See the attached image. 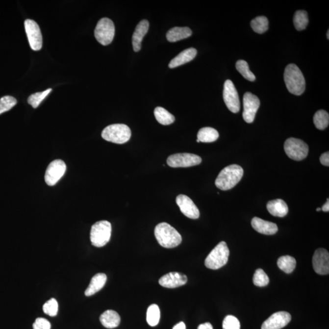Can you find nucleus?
Returning <instances> with one entry per match:
<instances>
[{
    "label": "nucleus",
    "instance_id": "obj_1",
    "mask_svg": "<svg viewBox=\"0 0 329 329\" xmlns=\"http://www.w3.org/2000/svg\"><path fill=\"white\" fill-rule=\"evenodd\" d=\"M284 81L289 92L300 96L305 90L304 76L297 65L291 64L287 65L284 72Z\"/></svg>",
    "mask_w": 329,
    "mask_h": 329
},
{
    "label": "nucleus",
    "instance_id": "obj_2",
    "mask_svg": "<svg viewBox=\"0 0 329 329\" xmlns=\"http://www.w3.org/2000/svg\"><path fill=\"white\" fill-rule=\"evenodd\" d=\"M243 173V168L239 165L228 166L221 171L215 180V185L222 190L232 189L242 179Z\"/></svg>",
    "mask_w": 329,
    "mask_h": 329
},
{
    "label": "nucleus",
    "instance_id": "obj_3",
    "mask_svg": "<svg viewBox=\"0 0 329 329\" xmlns=\"http://www.w3.org/2000/svg\"><path fill=\"white\" fill-rule=\"evenodd\" d=\"M154 235L159 244L165 248L177 247L182 242L180 233L167 223L157 225L155 228Z\"/></svg>",
    "mask_w": 329,
    "mask_h": 329
},
{
    "label": "nucleus",
    "instance_id": "obj_4",
    "mask_svg": "<svg viewBox=\"0 0 329 329\" xmlns=\"http://www.w3.org/2000/svg\"><path fill=\"white\" fill-rule=\"evenodd\" d=\"M103 139L117 144H124L131 137V130L127 125L114 124L104 128L101 133Z\"/></svg>",
    "mask_w": 329,
    "mask_h": 329
},
{
    "label": "nucleus",
    "instance_id": "obj_5",
    "mask_svg": "<svg viewBox=\"0 0 329 329\" xmlns=\"http://www.w3.org/2000/svg\"><path fill=\"white\" fill-rule=\"evenodd\" d=\"M229 250L227 243L222 242L216 246L205 260V266L211 270H218L228 262Z\"/></svg>",
    "mask_w": 329,
    "mask_h": 329
},
{
    "label": "nucleus",
    "instance_id": "obj_6",
    "mask_svg": "<svg viewBox=\"0 0 329 329\" xmlns=\"http://www.w3.org/2000/svg\"><path fill=\"white\" fill-rule=\"evenodd\" d=\"M112 226L107 221H100L92 226L90 231V241L95 247H104L111 237Z\"/></svg>",
    "mask_w": 329,
    "mask_h": 329
},
{
    "label": "nucleus",
    "instance_id": "obj_7",
    "mask_svg": "<svg viewBox=\"0 0 329 329\" xmlns=\"http://www.w3.org/2000/svg\"><path fill=\"white\" fill-rule=\"evenodd\" d=\"M115 26L111 20L102 18L98 22L95 29L97 41L104 46L111 44L115 36Z\"/></svg>",
    "mask_w": 329,
    "mask_h": 329
},
{
    "label": "nucleus",
    "instance_id": "obj_8",
    "mask_svg": "<svg viewBox=\"0 0 329 329\" xmlns=\"http://www.w3.org/2000/svg\"><path fill=\"white\" fill-rule=\"evenodd\" d=\"M286 154L291 159L301 161L307 157L308 147L302 140L290 138L286 140L284 144Z\"/></svg>",
    "mask_w": 329,
    "mask_h": 329
},
{
    "label": "nucleus",
    "instance_id": "obj_9",
    "mask_svg": "<svg viewBox=\"0 0 329 329\" xmlns=\"http://www.w3.org/2000/svg\"><path fill=\"white\" fill-rule=\"evenodd\" d=\"M202 162L199 155L190 153H178L170 155L167 162L172 168H186L200 165Z\"/></svg>",
    "mask_w": 329,
    "mask_h": 329
},
{
    "label": "nucleus",
    "instance_id": "obj_10",
    "mask_svg": "<svg viewBox=\"0 0 329 329\" xmlns=\"http://www.w3.org/2000/svg\"><path fill=\"white\" fill-rule=\"evenodd\" d=\"M223 99L228 110L233 113L240 111V102L238 92L232 81H226L223 90Z\"/></svg>",
    "mask_w": 329,
    "mask_h": 329
},
{
    "label": "nucleus",
    "instance_id": "obj_11",
    "mask_svg": "<svg viewBox=\"0 0 329 329\" xmlns=\"http://www.w3.org/2000/svg\"><path fill=\"white\" fill-rule=\"evenodd\" d=\"M25 27L31 49L39 51L42 48L43 40L38 24L32 20L27 19L25 21Z\"/></svg>",
    "mask_w": 329,
    "mask_h": 329
},
{
    "label": "nucleus",
    "instance_id": "obj_12",
    "mask_svg": "<svg viewBox=\"0 0 329 329\" xmlns=\"http://www.w3.org/2000/svg\"><path fill=\"white\" fill-rule=\"evenodd\" d=\"M67 166L62 160H55L50 163L45 172V180L47 185H56L66 172Z\"/></svg>",
    "mask_w": 329,
    "mask_h": 329
},
{
    "label": "nucleus",
    "instance_id": "obj_13",
    "mask_svg": "<svg viewBox=\"0 0 329 329\" xmlns=\"http://www.w3.org/2000/svg\"><path fill=\"white\" fill-rule=\"evenodd\" d=\"M260 102L258 98L252 93H245L243 97V118L248 124H251L255 119L256 113L259 108Z\"/></svg>",
    "mask_w": 329,
    "mask_h": 329
},
{
    "label": "nucleus",
    "instance_id": "obj_14",
    "mask_svg": "<svg viewBox=\"0 0 329 329\" xmlns=\"http://www.w3.org/2000/svg\"><path fill=\"white\" fill-rule=\"evenodd\" d=\"M314 270L318 275H326L329 273V253L324 248H319L314 253L313 260Z\"/></svg>",
    "mask_w": 329,
    "mask_h": 329
},
{
    "label": "nucleus",
    "instance_id": "obj_15",
    "mask_svg": "<svg viewBox=\"0 0 329 329\" xmlns=\"http://www.w3.org/2000/svg\"><path fill=\"white\" fill-rule=\"evenodd\" d=\"M291 316L287 311H278L273 314L263 323L262 329H281L288 325Z\"/></svg>",
    "mask_w": 329,
    "mask_h": 329
},
{
    "label": "nucleus",
    "instance_id": "obj_16",
    "mask_svg": "<svg viewBox=\"0 0 329 329\" xmlns=\"http://www.w3.org/2000/svg\"><path fill=\"white\" fill-rule=\"evenodd\" d=\"M177 204L180 208L181 212L186 217L190 219H198L200 217V213L197 206L193 201L187 196L179 195L176 199Z\"/></svg>",
    "mask_w": 329,
    "mask_h": 329
},
{
    "label": "nucleus",
    "instance_id": "obj_17",
    "mask_svg": "<svg viewBox=\"0 0 329 329\" xmlns=\"http://www.w3.org/2000/svg\"><path fill=\"white\" fill-rule=\"evenodd\" d=\"M187 282V276L182 273L172 272L162 276L159 280V284L168 288H175L184 285Z\"/></svg>",
    "mask_w": 329,
    "mask_h": 329
},
{
    "label": "nucleus",
    "instance_id": "obj_18",
    "mask_svg": "<svg viewBox=\"0 0 329 329\" xmlns=\"http://www.w3.org/2000/svg\"><path fill=\"white\" fill-rule=\"evenodd\" d=\"M251 225L253 229L262 234L274 235L278 231V226L275 223L263 220L258 217L253 218Z\"/></svg>",
    "mask_w": 329,
    "mask_h": 329
},
{
    "label": "nucleus",
    "instance_id": "obj_19",
    "mask_svg": "<svg viewBox=\"0 0 329 329\" xmlns=\"http://www.w3.org/2000/svg\"><path fill=\"white\" fill-rule=\"evenodd\" d=\"M149 26V22L147 20H143L137 25L132 36V45L134 51L138 52L141 50L142 40L147 34Z\"/></svg>",
    "mask_w": 329,
    "mask_h": 329
},
{
    "label": "nucleus",
    "instance_id": "obj_20",
    "mask_svg": "<svg viewBox=\"0 0 329 329\" xmlns=\"http://www.w3.org/2000/svg\"><path fill=\"white\" fill-rule=\"evenodd\" d=\"M197 50L194 48L186 49L171 61L169 67L170 69H174V68L179 67L180 65L186 64V63L192 61L197 56Z\"/></svg>",
    "mask_w": 329,
    "mask_h": 329
},
{
    "label": "nucleus",
    "instance_id": "obj_21",
    "mask_svg": "<svg viewBox=\"0 0 329 329\" xmlns=\"http://www.w3.org/2000/svg\"><path fill=\"white\" fill-rule=\"evenodd\" d=\"M267 210L274 217L282 218L288 212V207L284 201L281 199L270 201L268 202Z\"/></svg>",
    "mask_w": 329,
    "mask_h": 329
},
{
    "label": "nucleus",
    "instance_id": "obj_22",
    "mask_svg": "<svg viewBox=\"0 0 329 329\" xmlns=\"http://www.w3.org/2000/svg\"><path fill=\"white\" fill-rule=\"evenodd\" d=\"M107 276L104 273H98L92 278L89 287L85 291V295L90 296L99 292L106 283Z\"/></svg>",
    "mask_w": 329,
    "mask_h": 329
},
{
    "label": "nucleus",
    "instance_id": "obj_23",
    "mask_svg": "<svg viewBox=\"0 0 329 329\" xmlns=\"http://www.w3.org/2000/svg\"><path fill=\"white\" fill-rule=\"evenodd\" d=\"M100 320L104 328L114 329L119 326L121 318L117 311L108 310L100 316Z\"/></svg>",
    "mask_w": 329,
    "mask_h": 329
},
{
    "label": "nucleus",
    "instance_id": "obj_24",
    "mask_svg": "<svg viewBox=\"0 0 329 329\" xmlns=\"http://www.w3.org/2000/svg\"><path fill=\"white\" fill-rule=\"evenodd\" d=\"M192 31L188 27H174L167 33L168 42H177L192 36Z\"/></svg>",
    "mask_w": 329,
    "mask_h": 329
},
{
    "label": "nucleus",
    "instance_id": "obj_25",
    "mask_svg": "<svg viewBox=\"0 0 329 329\" xmlns=\"http://www.w3.org/2000/svg\"><path fill=\"white\" fill-rule=\"evenodd\" d=\"M200 142L211 143L216 141L219 137V133L214 128L205 127L202 128L197 135Z\"/></svg>",
    "mask_w": 329,
    "mask_h": 329
},
{
    "label": "nucleus",
    "instance_id": "obj_26",
    "mask_svg": "<svg viewBox=\"0 0 329 329\" xmlns=\"http://www.w3.org/2000/svg\"><path fill=\"white\" fill-rule=\"evenodd\" d=\"M154 113L157 121L162 125H170L175 121L174 115L162 107L155 108Z\"/></svg>",
    "mask_w": 329,
    "mask_h": 329
},
{
    "label": "nucleus",
    "instance_id": "obj_27",
    "mask_svg": "<svg viewBox=\"0 0 329 329\" xmlns=\"http://www.w3.org/2000/svg\"><path fill=\"white\" fill-rule=\"evenodd\" d=\"M278 267L285 273L290 274L293 272L296 268L295 258L290 255L282 256L278 260Z\"/></svg>",
    "mask_w": 329,
    "mask_h": 329
},
{
    "label": "nucleus",
    "instance_id": "obj_28",
    "mask_svg": "<svg viewBox=\"0 0 329 329\" xmlns=\"http://www.w3.org/2000/svg\"><path fill=\"white\" fill-rule=\"evenodd\" d=\"M313 122L319 130H325L329 124V113L325 110H320L315 113L313 117Z\"/></svg>",
    "mask_w": 329,
    "mask_h": 329
},
{
    "label": "nucleus",
    "instance_id": "obj_29",
    "mask_svg": "<svg viewBox=\"0 0 329 329\" xmlns=\"http://www.w3.org/2000/svg\"><path fill=\"white\" fill-rule=\"evenodd\" d=\"M294 25L298 31H303L307 26L308 18L307 12L305 11H297L293 18Z\"/></svg>",
    "mask_w": 329,
    "mask_h": 329
},
{
    "label": "nucleus",
    "instance_id": "obj_30",
    "mask_svg": "<svg viewBox=\"0 0 329 329\" xmlns=\"http://www.w3.org/2000/svg\"><path fill=\"white\" fill-rule=\"evenodd\" d=\"M160 318V311L159 306L152 304L148 307L147 313V321L148 325L152 327L159 324Z\"/></svg>",
    "mask_w": 329,
    "mask_h": 329
},
{
    "label": "nucleus",
    "instance_id": "obj_31",
    "mask_svg": "<svg viewBox=\"0 0 329 329\" xmlns=\"http://www.w3.org/2000/svg\"><path fill=\"white\" fill-rule=\"evenodd\" d=\"M269 22L267 17L259 16L256 17L251 22V26L253 31L258 34L264 33L268 29Z\"/></svg>",
    "mask_w": 329,
    "mask_h": 329
},
{
    "label": "nucleus",
    "instance_id": "obj_32",
    "mask_svg": "<svg viewBox=\"0 0 329 329\" xmlns=\"http://www.w3.org/2000/svg\"><path fill=\"white\" fill-rule=\"evenodd\" d=\"M236 69L246 79L251 82L255 81V75L251 71L247 62L239 60L236 63Z\"/></svg>",
    "mask_w": 329,
    "mask_h": 329
},
{
    "label": "nucleus",
    "instance_id": "obj_33",
    "mask_svg": "<svg viewBox=\"0 0 329 329\" xmlns=\"http://www.w3.org/2000/svg\"><path fill=\"white\" fill-rule=\"evenodd\" d=\"M52 91L51 89H49L42 92H37L36 94L30 95L27 99V102L34 109L38 107L39 105L46 98L50 92Z\"/></svg>",
    "mask_w": 329,
    "mask_h": 329
},
{
    "label": "nucleus",
    "instance_id": "obj_34",
    "mask_svg": "<svg viewBox=\"0 0 329 329\" xmlns=\"http://www.w3.org/2000/svg\"><path fill=\"white\" fill-rule=\"evenodd\" d=\"M253 282L257 287H265L270 282V278L262 269H257L253 275Z\"/></svg>",
    "mask_w": 329,
    "mask_h": 329
},
{
    "label": "nucleus",
    "instance_id": "obj_35",
    "mask_svg": "<svg viewBox=\"0 0 329 329\" xmlns=\"http://www.w3.org/2000/svg\"><path fill=\"white\" fill-rule=\"evenodd\" d=\"M17 101L14 97L4 96L0 99V115L9 111L17 104Z\"/></svg>",
    "mask_w": 329,
    "mask_h": 329
},
{
    "label": "nucleus",
    "instance_id": "obj_36",
    "mask_svg": "<svg viewBox=\"0 0 329 329\" xmlns=\"http://www.w3.org/2000/svg\"><path fill=\"white\" fill-rule=\"evenodd\" d=\"M43 310L45 314L50 316H56L58 311V303L54 298L50 299L43 306Z\"/></svg>",
    "mask_w": 329,
    "mask_h": 329
},
{
    "label": "nucleus",
    "instance_id": "obj_37",
    "mask_svg": "<svg viewBox=\"0 0 329 329\" xmlns=\"http://www.w3.org/2000/svg\"><path fill=\"white\" fill-rule=\"evenodd\" d=\"M223 329H240L239 320L235 316L228 315L223 320Z\"/></svg>",
    "mask_w": 329,
    "mask_h": 329
},
{
    "label": "nucleus",
    "instance_id": "obj_38",
    "mask_svg": "<svg viewBox=\"0 0 329 329\" xmlns=\"http://www.w3.org/2000/svg\"><path fill=\"white\" fill-rule=\"evenodd\" d=\"M51 324L47 319L43 318H37L33 324L34 329H50Z\"/></svg>",
    "mask_w": 329,
    "mask_h": 329
},
{
    "label": "nucleus",
    "instance_id": "obj_39",
    "mask_svg": "<svg viewBox=\"0 0 329 329\" xmlns=\"http://www.w3.org/2000/svg\"><path fill=\"white\" fill-rule=\"evenodd\" d=\"M320 162L321 164L329 167V152L323 153L320 157Z\"/></svg>",
    "mask_w": 329,
    "mask_h": 329
},
{
    "label": "nucleus",
    "instance_id": "obj_40",
    "mask_svg": "<svg viewBox=\"0 0 329 329\" xmlns=\"http://www.w3.org/2000/svg\"><path fill=\"white\" fill-rule=\"evenodd\" d=\"M198 329H213V328L210 323H205L198 326Z\"/></svg>",
    "mask_w": 329,
    "mask_h": 329
},
{
    "label": "nucleus",
    "instance_id": "obj_41",
    "mask_svg": "<svg viewBox=\"0 0 329 329\" xmlns=\"http://www.w3.org/2000/svg\"><path fill=\"white\" fill-rule=\"evenodd\" d=\"M173 329H186L185 323L183 322L178 323L173 327Z\"/></svg>",
    "mask_w": 329,
    "mask_h": 329
},
{
    "label": "nucleus",
    "instance_id": "obj_42",
    "mask_svg": "<svg viewBox=\"0 0 329 329\" xmlns=\"http://www.w3.org/2000/svg\"><path fill=\"white\" fill-rule=\"evenodd\" d=\"M321 210H323V212H328L329 211V200L328 199L327 202L325 203V204L321 208Z\"/></svg>",
    "mask_w": 329,
    "mask_h": 329
},
{
    "label": "nucleus",
    "instance_id": "obj_43",
    "mask_svg": "<svg viewBox=\"0 0 329 329\" xmlns=\"http://www.w3.org/2000/svg\"><path fill=\"white\" fill-rule=\"evenodd\" d=\"M327 37L328 39H329V31L328 30V32H327Z\"/></svg>",
    "mask_w": 329,
    "mask_h": 329
},
{
    "label": "nucleus",
    "instance_id": "obj_44",
    "mask_svg": "<svg viewBox=\"0 0 329 329\" xmlns=\"http://www.w3.org/2000/svg\"><path fill=\"white\" fill-rule=\"evenodd\" d=\"M320 210H321V208H316V211H318V212H319V211H320Z\"/></svg>",
    "mask_w": 329,
    "mask_h": 329
},
{
    "label": "nucleus",
    "instance_id": "obj_45",
    "mask_svg": "<svg viewBox=\"0 0 329 329\" xmlns=\"http://www.w3.org/2000/svg\"><path fill=\"white\" fill-rule=\"evenodd\" d=\"M197 142L198 143H200V140H198V139L197 140Z\"/></svg>",
    "mask_w": 329,
    "mask_h": 329
}]
</instances>
